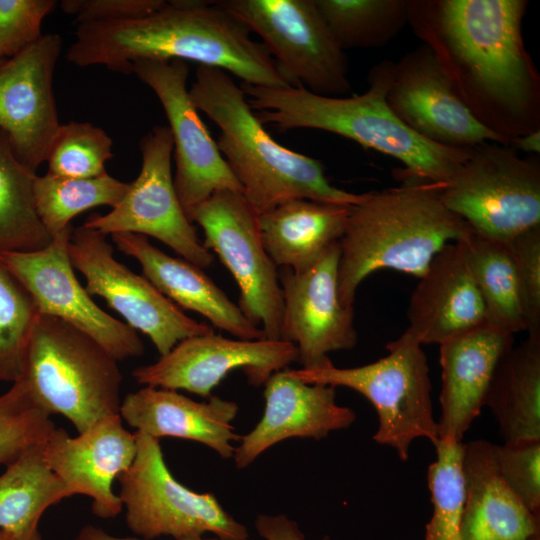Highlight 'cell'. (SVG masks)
I'll return each instance as SVG.
<instances>
[{
    "label": "cell",
    "instance_id": "10",
    "mask_svg": "<svg viewBox=\"0 0 540 540\" xmlns=\"http://www.w3.org/2000/svg\"><path fill=\"white\" fill-rule=\"evenodd\" d=\"M218 5L262 39L292 87L340 97L351 90L348 61L314 0H219Z\"/></svg>",
    "mask_w": 540,
    "mask_h": 540
},
{
    "label": "cell",
    "instance_id": "5",
    "mask_svg": "<svg viewBox=\"0 0 540 540\" xmlns=\"http://www.w3.org/2000/svg\"><path fill=\"white\" fill-rule=\"evenodd\" d=\"M189 96L219 128L217 146L257 214L292 199L353 206L364 197L332 185L319 160L275 141L228 72L198 65Z\"/></svg>",
    "mask_w": 540,
    "mask_h": 540
},
{
    "label": "cell",
    "instance_id": "31",
    "mask_svg": "<svg viewBox=\"0 0 540 540\" xmlns=\"http://www.w3.org/2000/svg\"><path fill=\"white\" fill-rule=\"evenodd\" d=\"M35 177L0 130V256L38 251L52 241L36 212Z\"/></svg>",
    "mask_w": 540,
    "mask_h": 540
},
{
    "label": "cell",
    "instance_id": "9",
    "mask_svg": "<svg viewBox=\"0 0 540 540\" xmlns=\"http://www.w3.org/2000/svg\"><path fill=\"white\" fill-rule=\"evenodd\" d=\"M137 453L130 468L117 478L126 523L138 538L199 539L212 533L224 540L248 539L212 493H198L179 483L168 469L159 440L135 432Z\"/></svg>",
    "mask_w": 540,
    "mask_h": 540
},
{
    "label": "cell",
    "instance_id": "14",
    "mask_svg": "<svg viewBox=\"0 0 540 540\" xmlns=\"http://www.w3.org/2000/svg\"><path fill=\"white\" fill-rule=\"evenodd\" d=\"M132 73L155 93L173 139L175 190L184 212L220 190L242 193L216 141L202 121L187 89L189 67L182 60H139Z\"/></svg>",
    "mask_w": 540,
    "mask_h": 540
},
{
    "label": "cell",
    "instance_id": "27",
    "mask_svg": "<svg viewBox=\"0 0 540 540\" xmlns=\"http://www.w3.org/2000/svg\"><path fill=\"white\" fill-rule=\"evenodd\" d=\"M351 206L292 199L258 214L262 243L277 267L302 272L340 241Z\"/></svg>",
    "mask_w": 540,
    "mask_h": 540
},
{
    "label": "cell",
    "instance_id": "6",
    "mask_svg": "<svg viewBox=\"0 0 540 540\" xmlns=\"http://www.w3.org/2000/svg\"><path fill=\"white\" fill-rule=\"evenodd\" d=\"M117 362L84 332L40 314L20 379L50 415L64 416L82 433L120 415L122 374Z\"/></svg>",
    "mask_w": 540,
    "mask_h": 540
},
{
    "label": "cell",
    "instance_id": "44",
    "mask_svg": "<svg viewBox=\"0 0 540 540\" xmlns=\"http://www.w3.org/2000/svg\"><path fill=\"white\" fill-rule=\"evenodd\" d=\"M75 540H146L141 539L138 537H116L113 535H110L106 533L104 530L95 527V526H85L83 527L80 532L77 534ZM175 540V539H174ZM185 540H224L220 538H212V539H185ZM249 540V539H244Z\"/></svg>",
    "mask_w": 540,
    "mask_h": 540
},
{
    "label": "cell",
    "instance_id": "21",
    "mask_svg": "<svg viewBox=\"0 0 540 540\" xmlns=\"http://www.w3.org/2000/svg\"><path fill=\"white\" fill-rule=\"evenodd\" d=\"M265 409L261 420L235 448L238 469L283 440L299 437L321 440L332 431L350 427L356 413L336 402L335 387L302 382L288 372H275L266 381Z\"/></svg>",
    "mask_w": 540,
    "mask_h": 540
},
{
    "label": "cell",
    "instance_id": "11",
    "mask_svg": "<svg viewBox=\"0 0 540 540\" xmlns=\"http://www.w3.org/2000/svg\"><path fill=\"white\" fill-rule=\"evenodd\" d=\"M189 220L202 228L203 244L236 281L244 315L262 326L266 339L280 340L283 298L278 267L262 243L257 212L241 192L220 190L195 207Z\"/></svg>",
    "mask_w": 540,
    "mask_h": 540
},
{
    "label": "cell",
    "instance_id": "13",
    "mask_svg": "<svg viewBox=\"0 0 540 540\" xmlns=\"http://www.w3.org/2000/svg\"><path fill=\"white\" fill-rule=\"evenodd\" d=\"M68 252L74 269L86 279V291L105 299L127 325L148 336L160 356L186 338L213 332L187 316L146 277L117 261L105 234L83 225L73 228Z\"/></svg>",
    "mask_w": 540,
    "mask_h": 540
},
{
    "label": "cell",
    "instance_id": "25",
    "mask_svg": "<svg viewBox=\"0 0 540 540\" xmlns=\"http://www.w3.org/2000/svg\"><path fill=\"white\" fill-rule=\"evenodd\" d=\"M111 238L122 253L138 261L143 276L179 308L199 313L212 326L238 339L265 338L263 330L244 315L202 268L167 255L143 235L114 233Z\"/></svg>",
    "mask_w": 540,
    "mask_h": 540
},
{
    "label": "cell",
    "instance_id": "26",
    "mask_svg": "<svg viewBox=\"0 0 540 540\" xmlns=\"http://www.w3.org/2000/svg\"><path fill=\"white\" fill-rule=\"evenodd\" d=\"M462 540H540V516L531 513L501 477L495 444H464Z\"/></svg>",
    "mask_w": 540,
    "mask_h": 540
},
{
    "label": "cell",
    "instance_id": "24",
    "mask_svg": "<svg viewBox=\"0 0 540 540\" xmlns=\"http://www.w3.org/2000/svg\"><path fill=\"white\" fill-rule=\"evenodd\" d=\"M238 409L234 401L218 396L197 402L176 390L145 386L125 396L120 416L136 432L157 440L196 441L226 459L233 457V444L241 439L232 425Z\"/></svg>",
    "mask_w": 540,
    "mask_h": 540
},
{
    "label": "cell",
    "instance_id": "46",
    "mask_svg": "<svg viewBox=\"0 0 540 540\" xmlns=\"http://www.w3.org/2000/svg\"><path fill=\"white\" fill-rule=\"evenodd\" d=\"M4 61H5V60H0V66L3 64Z\"/></svg>",
    "mask_w": 540,
    "mask_h": 540
},
{
    "label": "cell",
    "instance_id": "1",
    "mask_svg": "<svg viewBox=\"0 0 540 540\" xmlns=\"http://www.w3.org/2000/svg\"><path fill=\"white\" fill-rule=\"evenodd\" d=\"M525 0H409L408 23L457 94L510 142L540 129V77L522 37Z\"/></svg>",
    "mask_w": 540,
    "mask_h": 540
},
{
    "label": "cell",
    "instance_id": "3",
    "mask_svg": "<svg viewBox=\"0 0 540 540\" xmlns=\"http://www.w3.org/2000/svg\"><path fill=\"white\" fill-rule=\"evenodd\" d=\"M395 62L383 60L368 74L369 88L350 97L321 96L304 88L241 83L258 120L281 131L317 129L340 135L401 162L402 179L439 187L447 184L471 149L431 143L405 126L390 110L386 95Z\"/></svg>",
    "mask_w": 540,
    "mask_h": 540
},
{
    "label": "cell",
    "instance_id": "33",
    "mask_svg": "<svg viewBox=\"0 0 540 540\" xmlns=\"http://www.w3.org/2000/svg\"><path fill=\"white\" fill-rule=\"evenodd\" d=\"M343 49L388 44L408 23L409 0H314Z\"/></svg>",
    "mask_w": 540,
    "mask_h": 540
},
{
    "label": "cell",
    "instance_id": "35",
    "mask_svg": "<svg viewBox=\"0 0 540 540\" xmlns=\"http://www.w3.org/2000/svg\"><path fill=\"white\" fill-rule=\"evenodd\" d=\"M39 315L29 291L0 258V382L21 378Z\"/></svg>",
    "mask_w": 540,
    "mask_h": 540
},
{
    "label": "cell",
    "instance_id": "28",
    "mask_svg": "<svg viewBox=\"0 0 540 540\" xmlns=\"http://www.w3.org/2000/svg\"><path fill=\"white\" fill-rule=\"evenodd\" d=\"M485 405L506 445L540 441V335H528L500 360Z\"/></svg>",
    "mask_w": 540,
    "mask_h": 540
},
{
    "label": "cell",
    "instance_id": "37",
    "mask_svg": "<svg viewBox=\"0 0 540 540\" xmlns=\"http://www.w3.org/2000/svg\"><path fill=\"white\" fill-rule=\"evenodd\" d=\"M50 416L22 379L14 382L0 396V464L8 466L44 443L55 429Z\"/></svg>",
    "mask_w": 540,
    "mask_h": 540
},
{
    "label": "cell",
    "instance_id": "43",
    "mask_svg": "<svg viewBox=\"0 0 540 540\" xmlns=\"http://www.w3.org/2000/svg\"><path fill=\"white\" fill-rule=\"evenodd\" d=\"M509 146L516 151H522L532 155H539L540 153V129L517 136L510 140Z\"/></svg>",
    "mask_w": 540,
    "mask_h": 540
},
{
    "label": "cell",
    "instance_id": "22",
    "mask_svg": "<svg viewBox=\"0 0 540 540\" xmlns=\"http://www.w3.org/2000/svg\"><path fill=\"white\" fill-rule=\"evenodd\" d=\"M407 319V330L422 345H440L487 324L482 298L459 241L446 245L419 278Z\"/></svg>",
    "mask_w": 540,
    "mask_h": 540
},
{
    "label": "cell",
    "instance_id": "41",
    "mask_svg": "<svg viewBox=\"0 0 540 540\" xmlns=\"http://www.w3.org/2000/svg\"><path fill=\"white\" fill-rule=\"evenodd\" d=\"M166 3L165 0H62L60 7L74 16L79 25L144 17Z\"/></svg>",
    "mask_w": 540,
    "mask_h": 540
},
{
    "label": "cell",
    "instance_id": "32",
    "mask_svg": "<svg viewBox=\"0 0 540 540\" xmlns=\"http://www.w3.org/2000/svg\"><path fill=\"white\" fill-rule=\"evenodd\" d=\"M129 183L107 172L92 178H66L50 173L36 175L33 194L36 212L51 236L65 230L78 214L98 206L114 208L122 200Z\"/></svg>",
    "mask_w": 540,
    "mask_h": 540
},
{
    "label": "cell",
    "instance_id": "45",
    "mask_svg": "<svg viewBox=\"0 0 540 540\" xmlns=\"http://www.w3.org/2000/svg\"><path fill=\"white\" fill-rule=\"evenodd\" d=\"M0 540H10L9 538H7L4 534H2L0 532Z\"/></svg>",
    "mask_w": 540,
    "mask_h": 540
},
{
    "label": "cell",
    "instance_id": "15",
    "mask_svg": "<svg viewBox=\"0 0 540 540\" xmlns=\"http://www.w3.org/2000/svg\"><path fill=\"white\" fill-rule=\"evenodd\" d=\"M73 228L67 227L41 250L0 258L29 291L40 314L84 332L117 361L143 355L136 330L102 310L78 281L68 252Z\"/></svg>",
    "mask_w": 540,
    "mask_h": 540
},
{
    "label": "cell",
    "instance_id": "20",
    "mask_svg": "<svg viewBox=\"0 0 540 540\" xmlns=\"http://www.w3.org/2000/svg\"><path fill=\"white\" fill-rule=\"evenodd\" d=\"M49 468L73 495H86L103 519L118 515L123 505L112 483L132 465L137 453L136 433L126 430L120 415L105 418L78 436L56 428L41 445Z\"/></svg>",
    "mask_w": 540,
    "mask_h": 540
},
{
    "label": "cell",
    "instance_id": "29",
    "mask_svg": "<svg viewBox=\"0 0 540 540\" xmlns=\"http://www.w3.org/2000/svg\"><path fill=\"white\" fill-rule=\"evenodd\" d=\"M41 445L25 451L0 476V532L10 540H42L43 513L72 496L45 462Z\"/></svg>",
    "mask_w": 540,
    "mask_h": 540
},
{
    "label": "cell",
    "instance_id": "42",
    "mask_svg": "<svg viewBox=\"0 0 540 540\" xmlns=\"http://www.w3.org/2000/svg\"><path fill=\"white\" fill-rule=\"evenodd\" d=\"M255 526L265 540H305L297 523L283 514L258 515ZM321 540H330V538L324 536Z\"/></svg>",
    "mask_w": 540,
    "mask_h": 540
},
{
    "label": "cell",
    "instance_id": "34",
    "mask_svg": "<svg viewBox=\"0 0 540 540\" xmlns=\"http://www.w3.org/2000/svg\"><path fill=\"white\" fill-rule=\"evenodd\" d=\"M435 448L437 458L428 469L433 512L426 525L424 540H462L464 444L441 439Z\"/></svg>",
    "mask_w": 540,
    "mask_h": 540
},
{
    "label": "cell",
    "instance_id": "8",
    "mask_svg": "<svg viewBox=\"0 0 540 540\" xmlns=\"http://www.w3.org/2000/svg\"><path fill=\"white\" fill-rule=\"evenodd\" d=\"M440 197L475 233L505 244L540 225V162L509 145H477Z\"/></svg>",
    "mask_w": 540,
    "mask_h": 540
},
{
    "label": "cell",
    "instance_id": "30",
    "mask_svg": "<svg viewBox=\"0 0 540 540\" xmlns=\"http://www.w3.org/2000/svg\"><path fill=\"white\" fill-rule=\"evenodd\" d=\"M459 242L482 298L487 324L513 335L525 331L515 265L507 246L473 230Z\"/></svg>",
    "mask_w": 540,
    "mask_h": 540
},
{
    "label": "cell",
    "instance_id": "40",
    "mask_svg": "<svg viewBox=\"0 0 540 540\" xmlns=\"http://www.w3.org/2000/svg\"><path fill=\"white\" fill-rule=\"evenodd\" d=\"M499 473L526 508L540 516V441L495 445Z\"/></svg>",
    "mask_w": 540,
    "mask_h": 540
},
{
    "label": "cell",
    "instance_id": "39",
    "mask_svg": "<svg viewBox=\"0 0 540 540\" xmlns=\"http://www.w3.org/2000/svg\"><path fill=\"white\" fill-rule=\"evenodd\" d=\"M55 0H0V60L10 59L42 37Z\"/></svg>",
    "mask_w": 540,
    "mask_h": 540
},
{
    "label": "cell",
    "instance_id": "36",
    "mask_svg": "<svg viewBox=\"0 0 540 540\" xmlns=\"http://www.w3.org/2000/svg\"><path fill=\"white\" fill-rule=\"evenodd\" d=\"M113 141L100 127L88 122L61 124L50 144L48 173L66 178H92L106 173L113 157Z\"/></svg>",
    "mask_w": 540,
    "mask_h": 540
},
{
    "label": "cell",
    "instance_id": "7",
    "mask_svg": "<svg viewBox=\"0 0 540 540\" xmlns=\"http://www.w3.org/2000/svg\"><path fill=\"white\" fill-rule=\"evenodd\" d=\"M386 349L385 357L363 366L338 368L332 363L288 372L308 384L347 387L366 397L379 420L373 440L395 449L399 458L406 461L415 439L426 438L434 446L439 442L429 368L422 344L409 330L389 342Z\"/></svg>",
    "mask_w": 540,
    "mask_h": 540
},
{
    "label": "cell",
    "instance_id": "2",
    "mask_svg": "<svg viewBox=\"0 0 540 540\" xmlns=\"http://www.w3.org/2000/svg\"><path fill=\"white\" fill-rule=\"evenodd\" d=\"M68 62L132 73L139 60L193 61L222 69L247 83L289 87L266 47L216 1L171 0L144 17L79 24Z\"/></svg>",
    "mask_w": 540,
    "mask_h": 540
},
{
    "label": "cell",
    "instance_id": "23",
    "mask_svg": "<svg viewBox=\"0 0 540 540\" xmlns=\"http://www.w3.org/2000/svg\"><path fill=\"white\" fill-rule=\"evenodd\" d=\"M513 343V334L486 324L440 344L439 440L462 442L485 406L495 370Z\"/></svg>",
    "mask_w": 540,
    "mask_h": 540
},
{
    "label": "cell",
    "instance_id": "17",
    "mask_svg": "<svg viewBox=\"0 0 540 540\" xmlns=\"http://www.w3.org/2000/svg\"><path fill=\"white\" fill-rule=\"evenodd\" d=\"M386 102L405 126L431 143L460 149L486 142L509 145L474 116L424 44L395 62Z\"/></svg>",
    "mask_w": 540,
    "mask_h": 540
},
{
    "label": "cell",
    "instance_id": "12",
    "mask_svg": "<svg viewBox=\"0 0 540 540\" xmlns=\"http://www.w3.org/2000/svg\"><path fill=\"white\" fill-rule=\"evenodd\" d=\"M142 163L122 200L104 215L90 214L84 227L106 236L134 233L153 237L183 259L205 269L214 256L198 238L178 199L172 175L173 139L168 126L157 125L139 141Z\"/></svg>",
    "mask_w": 540,
    "mask_h": 540
},
{
    "label": "cell",
    "instance_id": "19",
    "mask_svg": "<svg viewBox=\"0 0 540 540\" xmlns=\"http://www.w3.org/2000/svg\"><path fill=\"white\" fill-rule=\"evenodd\" d=\"M62 51L59 34H43L0 66V130L17 158L36 173L61 125L53 77Z\"/></svg>",
    "mask_w": 540,
    "mask_h": 540
},
{
    "label": "cell",
    "instance_id": "38",
    "mask_svg": "<svg viewBox=\"0 0 540 540\" xmlns=\"http://www.w3.org/2000/svg\"><path fill=\"white\" fill-rule=\"evenodd\" d=\"M515 265L525 331L540 335V225L505 243Z\"/></svg>",
    "mask_w": 540,
    "mask_h": 540
},
{
    "label": "cell",
    "instance_id": "18",
    "mask_svg": "<svg viewBox=\"0 0 540 540\" xmlns=\"http://www.w3.org/2000/svg\"><path fill=\"white\" fill-rule=\"evenodd\" d=\"M339 242L302 272L278 271L283 312L280 340L297 347L303 369L332 364L328 354L351 350L358 342L354 307L342 304L338 295Z\"/></svg>",
    "mask_w": 540,
    "mask_h": 540
},
{
    "label": "cell",
    "instance_id": "4",
    "mask_svg": "<svg viewBox=\"0 0 540 540\" xmlns=\"http://www.w3.org/2000/svg\"><path fill=\"white\" fill-rule=\"evenodd\" d=\"M471 230L443 204L439 186L403 179L397 187L364 193L350 207L339 241L340 301L354 307L358 287L378 270L420 278L446 245Z\"/></svg>",
    "mask_w": 540,
    "mask_h": 540
},
{
    "label": "cell",
    "instance_id": "16",
    "mask_svg": "<svg viewBox=\"0 0 540 540\" xmlns=\"http://www.w3.org/2000/svg\"><path fill=\"white\" fill-rule=\"evenodd\" d=\"M295 361L298 350L290 342L230 339L213 331L180 341L156 362L134 369L132 376L141 385L185 390L209 398L235 369L244 372L248 383L260 386Z\"/></svg>",
    "mask_w": 540,
    "mask_h": 540
}]
</instances>
